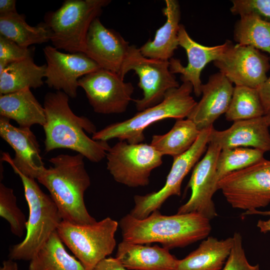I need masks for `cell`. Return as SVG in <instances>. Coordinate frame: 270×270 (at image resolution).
<instances>
[{
	"mask_svg": "<svg viewBox=\"0 0 270 270\" xmlns=\"http://www.w3.org/2000/svg\"><path fill=\"white\" fill-rule=\"evenodd\" d=\"M68 98L62 91L45 95L44 150L48 152L56 148H68L93 162H98L106 156L110 147L107 142L94 140L86 134L84 131L94 134L96 127L87 118L73 112Z\"/></svg>",
	"mask_w": 270,
	"mask_h": 270,
	"instance_id": "obj_1",
	"label": "cell"
},
{
	"mask_svg": "<svg viewBox=\"0 0 270 270\" xmlns=\"http://www.w3.org/2000/svg\"><path fill=\"white\" fill-rule=\"evenodd\" d=\"M210 221L196 212L166 216L156 210L142 220L127 214L118 224L122 240L143 244L158 242L170 250L206 238L212 230Z\"/></svg>",
	"mask_w": 270,
	"mask_h": 270,
	"instance_id": "obj_2",
	"label": "cell"
},
{
	"mask_svg": "<svg viewBox=\"0 0 270 270\" xmlns=\"http://www.w3.org/2000/svg\"><path fill=\"white\" fill-rule=\"evenodd\" d=\"M84 156L60 154L49 160L52 164L44 168L36 180L49 191L62 220L76 224L96 222L88 213L84 194L90 184Z\"/></svg>",
	"mask_w": 270,
	"mask_h": 270,
	"instance_id": "obj_3",
	"label": "cell"
},
{
	"mask_svg": "<svg viewBox=\"0 0 270 270\" xmlns=\"http://www.w3.org/2000/svg\"><path fill=\"white\" fill-rule=\"evenodd\" d=\"M193 86L189 82L169 90L160 103L139 112L134 116L107 126L92 134L94 140L118 138L130 144L142 143L144 130L152 124L166 118L183 119L188 116L197 102L191 96Z\"/></svg>",
	"mask_w": 270,
	"mask_h": 270,
	"instance_id": "obj_4",
	"label": "cell"
},
{
	"mask_svg": "<svg viewBox=\"0 0 270 270\" xmlns=\"http://www.w3.org/2000/svg\"><path fill=\"white\" fill-rule=\"evenodd\" d=\"M22 182L29 208L26 236L10 250V259L30 261L55 231L62 220L57 206L50 196L40 188L35 179L13 168Z\"/></svg>",
	"mask_w": 270,
	"mask_h": 270,
	"instance_id": "obj_5",
	"label": "cell"
},
{
	"mask_svg": "<svg viewBox=\"0 0 270 270\" xmlns=\"http://www.w3.org/2000/svg\"><path fill=\"white\" fill-rule=\"evenodd\" d=\"M109 0H66L54 12L46 14L50 42L58 50L84 53L86 40L92 21L98 18Z\"/></svg>",
	"mask_w": 270,
	"mask_h": 270,
	"instance_id": "obj_6",
	"label": "cell"
},
{
	"mask_svg": "<svg viewBox=\"0 0 270 270\" xmlns=\"http://www.w3.org/2000/svg\"><path fill=\"white\" fill-rule=\"evenodd\" d=\"M118 225L110 217L84 224L62 220L56 232L86 270H92L100 261L112 253Z\"/></svg>",
	"mask_w": 270,
	"mask_h": 270,
	"instance_id": "obj_7",
	"label": "cell"
},
{
	"mask_svg": "<svg viewBox=\"0 0 270 270\" xmlns=\"http://www.w3.org/2000/svg\"><path fill=\"white\" fill-rule=\"evenodd\" d=\"M226 201L234 208L248 213L270 203V160L265 158L233 172L218 184Z\"/></svg>",
	"mask_w": 270,
	"mask_h": 270,
	"instance_id": "obj_8",
	"label": "cell"
},
{
	"mask_svg": "<svg viewBox=\"0 0 270 270\" xmlns=\"http://www.w3.org/2000/svg\"><path fill=\"white\" fill-rule=\"evenodd\" d=\"M162 156L150 144L120 140L106 153V168L118 182L130 188L144 186L152 171L162 164Z\"/></svg>",
	"mask_w": 270,
	"mask_h": 270,
	"instance_id": "obj_9",
	"label": "cell"
},
{
	"mask_svg": "<svg viewBox=\"0 0 270 270\" xmlns=\"http://www.w3.org/2000/svg\"><path fill=\"white\" fill-rule=\"evenodd\" d=\"M134 70L139 77L138 86L143 91V98L134 100L138 112L162 102L170 89L180 86L170 70L169 60L148 58L134 45L130 46L119 75Z\"/></svg>",
	"mask_w": 270,
	"mask_h": 270,
	"instance_id": "obj_10",
	"label": "cell"
},
{
	"mask_svg": "<svg viewBox=\"0 0 270 270\" xmlns=\"http://www.w3.org/2000/svg\"><path fill=\"white\" fill-rule=\"evenodd\" d=\"M213 126L200 130L194 144L183 154L174 158L171 169L164 186L157 192L134 196V206L130 214L138 219H144L158 210L171 196H180L182 182L206 150Z\"/></svg>",
	"mask_w": 270,
	"mask_h": 270,
	"instance_id": "obj_11",
	"label": "cell"
},
{
	"mask_svg": "<svg viewBox=\"0 0 270 270\" xmlns=\"http://www.w3.org/2000/svg\"><path fill=\"white\" fill-rule=\"evenodd\" d=\"M79 86L86 92L94 112L108 114L126 111L134 87L117 73L100 68L80 78Z\"/></svg>",
	"mask_w": 270,
	"mask_h": 270,
	"instance_id": "obj_12",
	"label": "cell"
},
{
	"mask_svg": "<svg viewBox=\"0 0 270 270\" xmlns=\"http://www.w3.org/2000/svg\"><path fill=\"white\" fill-rule=\"evenodd\" d=\"M269 60L252 46L232 43L213 62L220 72L236 86L258 89L268 79Z\"/></svg>",
	"mask_w": 270,
	"mask_h": 270,
	"instance_id": "obj_13",
	"label": "cell"
},
{
	"mask_svg": "<svg viewBox=\"0 0 270 270\" xmlns=\"http://www.w3.org/2000/svg\"><path fill=\"white\" fill-rule=\"evenodd\" d=\"M222 150L218 146L209 142L203 158L194 166L187 188L191 189L189 200L178 208L177 214L196 212L209 220L218 216L212 196L219 182L216 162Z\"/></svg>",
	"mask_w": 270,
	"mask_h": 270,
	"instance_id": "obj_14",
	"label": "cell"
},
{
	"mask_svg": "<svg viewBox=\"0 0 270 270\" xmlns=\"http://www.w3.org/2000/svg\"><path fill=\"white\" fill-rule=\"evenodd\" d=\"M46 61L45 83L74 98L77 96L78 80L101 68L84 53H64L47 46L43 49Z\"/></svg>",
	"mask_w": 270,
	"mask_h": 270,
	"instance_id": "obj_15",
	"label": "cell"
},
{
	"mask_svg": "<svg viewBox=\"0 0 270 270\" xmlns=\"http://www.w3.org/2000/svg\"><path fill=\"white\" fill-rule=\"evenodd\" d=\"M10 120L0 116V136L14 149L15 156L12 158L8 153L4 152L2 160L10 164L12 169L36 179L45 167L36 137L30 128L16 127Z\"/></svg>",
	"mask_w": 270,
	"mask_h": 270,
	"instance_id": "obj_16",
	"label": "cell"
},
{
	"mask_svg": "<svg viewBox=\"0 0 270 270\" xmlns=\"http://www.w3.org/2000/svg\"><path fill=\"white\" fill-rule=\"evenodd\" d=\"M178 39L179 46L186 52L188 64L184 66L180 60L172 58L169 60L170 71L173 74H180L181 80L183 82H190L193 86L194 94L199 96L202 94V70L208 63L220 57L232 42L227 40L224 44L216 46L202 45L190 37L182 24L180 25Z\"/></svg>",
	"mask_w": 270,
	"mask_h": 270,
	"instance_id": "obj_17",
	"label": "cell"
},
{
	"mask_svg": "<svg viewBox=\"0 0 270 270\" xmlns=\"http://www.w3.org/2000/svg\"><path fill=\"white\" fill-rule=\"evenodd\" d=\"M129 46L118 32L105 27L97 18L88 29L84 54L102 68L119 74Z\"/></svg>",
	"mask_w": 270,
	"mask_h": 270,
	"instance_id": "obj_18",
	"label": "cell"
},
{
	"mask_svg": "<svg viewBox=\"0 0 270 270\" xmlns=\"http://www.w3.org/2000/svg\"><path fill=\"white\" fill-rule=\"evenodd\" d=\"M234 89L232 83L222 73L211 75L208 82L202 85V98L187 118L200 130L212 126L214 122L228 110Z\"/></svg>",
	"mask_w": 270,
	"mask_h": 270,
	"instance_id": "obj_19",
	"label": "cell"
},
{
	"mask_svg": "<svg viewBox=\"0 0 270 270\" xmlns=\"http://www.w3.org/2000/svg\"><path fill=\"white\" fill-rule=\"evenodd\" d=\"M269 126L264 116L234 122L228 129L212 128L209 142L221 150L251 146L264 152L270 151Z\"/></svg>",
	"mask_w": 270,
	"mask_h": 270,
	"instance_id": "obj_20",
	"label": "cell"
},
{
	"mask_svg": "<svg viewBox=\"0 0 270 270\" xmlns=\"http://www.w3.org/2000/svg\"><path fill=\"white\" fill-rule=\"evenodd\" d=\"M116 258L129 270H176L179 260L169 250L156 244L124 240L118 244Z\"/></svg>",
	"mask_w": 270,
	"mask_h": 270,
	"instance_id": "obj_21",
	"label": "cell"
},
{
	"mask_svg": "<svg viewBox=\"0 0 270 270\" xmlns=\"http://www.w3.org/2000/svg\"><path fill=\"white\" fill-rule=\"evenodd\" d=\"M165 3L166 7L162 11L166 18V22L156 30L153 40L148 41L140 48L142 54L146 58L169 60L179 46V2L176 0H166Z\"/></svg>",
	"mask_w": 270,
	"mask_h": 270,
	"instance_id": "obj_22",
	"label": "cell"
},
{
	"mask_svg": "<svg viewBox=\"0 0 270 270\" xmlns=\"http://www.w3.org/2000/svg\"><path fill=\"white\" fill-rule=\"evenodd\" d=\"M0 114L23 128H30L36 124L43 126L46 122L44 107L29 88L0 95Z\"/></svg>",
	"mask_w": 270,
	"mask_h": 270,
	"instance_id": "obj_23",
	"label": "cell"
},
{
	"mask_svg": "<svg viewBox=\"0 0 270 270\" xmlns=\"http://www.w3.org/2000/svg\"><path fill=\"white\" fill-rule=\"evenodd\" d=\"M233 238L208 236L194 250L178 260L176 270H222L233 245Z\"/></svg>",
	"mask_w": 270,
	"mask_h": 270,
	"instance_id": "obj_24",
	"label": "cell"
},
{
	"mask_svg": "<svg viewBox=\"0 0 270 270\" xmlns=\"http://www.w3.org/2000/svg\"><path fill=\"white\" fill-rule=\"evenodd\" d=\"M46 64H36L33 57L11 63L0 73V94L18 92L26 88H36L44 84Z\"/></svg>",
	"mask_w": 270,
	"mask_h": 270,
	"instance_id": "obj_25",
	"label": "cell"
},
{
	"mask_svg": "<svg viewBox=\"0 0 270 270\" xmlns=\"http://www.w3.org/2000/svg\"><path fill=\"white\" fill-rule=\"evenodd\" d=\"M0 35L21 46L28 48L50 41L52 33L44 22L34 26H30L25 16L16 12L0 16Z\"/></svg>",
	"mask_w": 270,
	"mask_h": 270,
	"instance_id": "obj_26",
	"label": "cell"
},
{
	"mask_svg": "<svg viewBox=\"0 0 270 270\" xmlns=\"http://www.w3.org/2000/svg\"><path fill=\"white\" fill-rule=\"evenodd\" d=\"M200 132L191 120L188 118L178 119L167 133L154 135L150 144L162 156L175 158L191 148Z\"/></svg>",
	"mask_w": 270,
	"mask_h": 270,
	"instance_id": "obj_27",
	"label": "cell"
},
{
	"mask_svg": "<svg viewBox=\"0 0 270 270\" xmlns=\"http://www.w3.org/2000/svg\"><path fill=\"white\" fill-rule=\"evenodd\" d=\"M56 230L30 261L29 270H86L82 263L70 254Z\"/></svg>",
	"mask_w": 270,
	"mask_h": 270,
	"instance_id": "obj_28",
	"label": "cell"
},
{
	"mask_svg": "<svg viewBox=\"0 0 270 270\" xmlns=\"http://www.w3.org/2000/svg\"><path fill=\"white\" fill-rule=\"evenodd\" d=\"M234 40L268 52L270 59V21L251 14L240 17L236 24Z\"/></svg>",
	"mask_w": 270,
	"mask_h": 270,
	"instance_id": "obj_29",
	"label": "cell"
},
{
	"mask_svg": "<svg viewBox=\"0 0 270 270\" xmlns=\"http://www.w3.org/2000/svg\"><path fill=\"white\" fill-rule=\"evenodd\" d=\"M264 115L258 89L239 86L234 87L230 106L225 114L226 120L234 122Z\"/></svg>",
	"mask_w": 270,
	"mask_h": 270,
	"instance_id": "obj_30",
	"label": "cell"
},
{
	"mask_svg": "<svg viewBox=\"0 0 270 270\" xmlns=\"http://www.w3.org/2000/svg\"><path fill=\"white\" fill-rule=\"evenodd\" d=\"M264 152L256 149L239 147L222 150L216 162L220 181L228 174L247 168L264 159Z\"/></svg>",
	"mask_w": 270,
	"mask_h": 270,
	"instance_id": "obj_31",
	"label": "cell"
},
{
	"mask_svg": "<svg viewBox=\"0 0 270 270\" xmlns=\"http://www.w3.org/2000/svg\"><path fill=\"white\" fill-rule=\"evenodd\" d=\"M0 216L9 224L12 232L20 238L26 230L27 220L16 204L13 190L0 184Z\"/></svg>",
	"mask_w": 270,
	"mask_h": 270,
	"instance_id": "obj_32",
	"label": "cell"
},
{
	"mask_svg": "<svg viewBox=\"0 0 270 270\" xmlns=\"http://www.w3.org/2000/svg\"><path fill=\"white\" fill-rule=\"evenodd\" d=\"M34 50L24 48L0 35V73L9 64L32 57Z\"/></svg>",
	"mask_w": 270,
	"mask_h": 270,
	"instance_id": "obj_33",
	"label": "cell"
},
{
	"mask_svg": "<svg viewBox=\"0 0 270 270\" xmlns=\"http://www.w3.org/2000/svg\"><path fill=\"white\" fill-rule=\"evenodd\" d=\"M233 245L230 256L222 270H260L258 264H250L246 257L240 233L232 236Z\"/></svg>",
	"mask_w": 270,
	"mask_h": 270,
	"instance_id": "obj_34",
	"label": "cell"
},
{
	"mask_svg": "<svg viewBox=\"0 0 270 270\" xmlns=\"http://www.w3.org/2000/svg\"><path fill=\"white\" fill-rule=\"evenodd\" d=\"M231 12L240 17L254 14L270 21V0H232Z\"/></svg>",
	"mask_w": 270,
	"mask_h": 270,
	"instance_id": "obj_35",
	"label": "cell"
},
{
	"mask_svg": "<svg viewBox=\"0 0 270 270\" xmlns=\"http://www.w3.org/2000/svg\"><path fill=\"white\" fill-rule=\"evenodd\" d=\"M92 270H129L116 258H106L100 261Z\"/></svg>",
	"mask_w": 270,
	"mask_h": 270,
	"instance_id": "obj_36",
	"label": "cell"
},
{
	"mask_svg": "<svg viewBox=\"0 0 270 270\" xmlns=\"http://www.w3.org/2000/svg\"><path fill=\"white\" fill-rule=\"evenodd\" d=\"M258 90L266 114L270 110V76Z\"/></svg>",
	"mask_w": 270,
	"mask_h": 270,
	"instance_id": "obj_37",
	"label": "cell"
},
{
	"mask_svg": "<svg viewBox=\"0 0 270 270\" xmlns=\"http://www.w3.org/2000/svg\"><path fill=\"white\" fill-rule=\"evenodd\" d=\"M252 214H260L264 216H268L269 218L268 220H258L256 226L259 229L260 232H261L266 233L270 232V210L260 211L258 210L248 213L244 212L242 215L244 216Z\"/></svg>",
	"mask_w": 270,
	"mask_h": 270,
	"instance_id": "obj_38",
	"label": "cell"
},
{
	"mask_svg": "<svg viewBox=\"0 0 270 270\" xmlns=\"http://www.w3.org/2000/svg\"><path fill=\"white\" fill-rule=\"evenodd\" d=\"M15 0H0V16L16 12Z\"/></svg>",
	"mask_w": 270,
	"mask_h": 270,
	"instance_id": "obj_39",
	"label": "cell"
},
{
	"mask_svg": "<svg viewBox=\"0 0 270 270\" xmlns=\"http://www.w3.org/2000/svg\"><path fill=\"white\" fill-rule=\"evenodd\" d=\"M0 270H18V268L16 262L12 260L9 259L3 262Z\"/></svg>",
	"mask_w": 270,
	"mask_h": 270,
	"instance_id": "obj_40",
	"label": "cell"
},
{
	"mask_svg": "<svg viewBox=\"0 0 270 270\" xmlns=\"http://www.w3.org/2000/svg\"><path fill=\"white\" fill-rule=\"evenodd\" d=\"M264 116L268 126H270V110L265 114Z\"/></svg>",
	"mask_w": 270,
	"mask_h": 270,
	"instance_id": "obj_41",
	"label": "cell"
}]
</instances>
